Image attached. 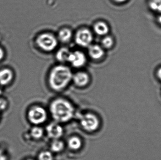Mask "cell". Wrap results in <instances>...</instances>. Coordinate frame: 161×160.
Returning <instances> with one entry per match:
<instances>
[{
    "label": "cell",
    "instance_id": "6da1fadb",
    "mask_svg": "<svg viewBox=\"0 0 161 160\" xmlns=\"http://www.w3.org/2000/svg\"><path fill=\"white\" fill-rule=\"evenodd\" d=\"M73 76L71 70L68 67L57 66L53 68L49 76L50 86L56 91L61 90L69 83Z\"/></svg>",
    "mask_w": 161,
    "mask_h": 160
},
{
    "label": "cell",
    "instance_id": "7a4b0ae2",
    "mask_svg": "<svg viewBox=\"0 0 161 160\" xmlns=\"http://www.w3.org/2000/svg\"><path fill=\"white\" fill-rule=\"evenodd\" d=\"M50 110L54 119L58 122H68L72 118L74 112L71 104L62 99H58L53 101Z\"/></svg>",
    "mask_w": 161,
    "mask_h": 160
},
{
    "label": "cell",
    "instance_id": "3957f363",
    "mask_svg": "<svg viewBox=\"0 0 161 160\" xmlns=\"http://www.w3.org/2000/svg\"><path fill=\"white\" fill-rule=\"evenodd\" d=\"M37 45L42 50L50 52L56 49L58 45L57 39L52 34L44 33L40 35L36 39Z\"/></svg>",
    "mask_w": 161,
    "mask_h": 160
},
{
    "label": "cell",
    "instance_id": "277c9868",
    "mask_svg": "<svg viewBox=\"0 0 161 160\" xmlns=\"http://www.w3.org/2000/svg\"><path fill=\"white\" fill-rule=\"evenodd\" d=\"M80 121L82 127L87 131H95L99 126V121L97 117L92 114L83 115L80 117Z\"/></svg>",
    "mask_w": 161,
    "mask_h": 160
},
{
    "label": "cell",
    "instance_id": "5b68a950",
    "mask_svg": "<svg viewBox=\"0 0 161 160\" xmlns=\"http://www.w3.org/2000/svg\"><path fill=\"white\" fill-rule=\"evenodd\" d=\"M28 118L31 123L35 125H39L45 122L47 118V113L45 110L42 107H34L28 112Z\"/></svg>",
    "mask_w": 161,
    "mask_h": 160
},
{
    "label": "cell",
    "instance_id": "8992f818",
    "mask_svg": "<svg viewBox=\"0 0 161 160\" xmlns=\"http://www.w3.org/2000/svg\"><path fill=\"white\" fill-rule=\"evenodd\" d=\"M92 39V33L90 30L86 28L80 29L75 35V42L77 45L82 47L90 46Z\"/></svg>",
    "mask_w": 161,
    "mask_h": 160
},
{
    "label": "cell",
    "instance_id": "52a82bcc",
    "mask_svg": "<svg viewBox=\"0 0 161 160\" xmlns=\"http://www.w3.org/2000/svg\"><path fill=\"white\" fill-rule=\"evenodd\" d=\"M86 61V56L83 53L79 51L71 52L68 60V62L76 68L80 67L84 65Z\"/></svg>",
    "mask_w": 161,
    "mask_h": 160
},
{
    "label": "cell",
    "instance_id": "ba28073f",
    "mask_svg": "<svg viewBox=\"0 0 161 160\" xmlns=\"http://www.w3.org/2000/svg\"><path fill=\"white\" fill-rule=\"evenodd\" d=\"M47 132L49 137L57 140L62 136L63 130L57 123H52L47 126Z\"/></svg>",
    "mask_w": 161,
    "mask_h": 160
},
{
    "label": "cell",
    "instance_id": "9c48e42d",
    "mask_svg": "<svg viewBox=\"0 0 161 160\" xmlns=\"http://www.w3.org/2000/svg\"><path fill=\"white\" fill-rule=\"evenodd\" d=\"M88 52L90 57L95 60L102 58L104 54V51L103 48L97 45L89 46Z\"/></svg>",
    "mask_w": 161,
    "mask_h": 160
},
{
    "label": "cell",
    "instance_id": "30bf717a",
    "mask_svg": "<svg viewBox=\"0 0 161 160\" xmlns=\"http://www.w3.org/2000/svg\"><path fill=\"white\" fill-rule=\"evenodd\" d=\"M74 82L79 86L86 85L89 81V77L87 73L84 72H79L73 76Z\"/></svg>",
    "mask_w": 161,
    "mask_h": 160
},
{
    "label": "cell",
    "instance_id": "8fae6325",
    "mask_svg": "<svg viewBox=\"0 0 161 160\" xmlns=\"http://www.w3.org/2000/svg\"><path fill=\"white\" fill-rule=\"evenodd\" d=\"M13 74L9 69H4L0 70V84L7 85L13 79Z\"/></svg>",
    "mask_w": 161,
    "mask_h": 160
},
{
    "label": "cell",
    "instance_id": "7c38bea8",
    "mask_svg": "<svg viewBox=\"0 0 161 160\" xmlns=\"http://www.w3.org/2000/svg\"><path fill=\"white\" fill-rule=\"evenodd\" d=\"M94 30L96 34L99 36H104L108 34L109 27L107 24L103 22H98L94 26Z\"/></svg>",
    "mask_w": 161,
    "mask_h": 160
},
{
    "label": "cell",
    "instance_id": "4fadbf2b",
    "mask_svg": "<svg viewBox=\"0 0 161 160\" xmlns=\"http://www.w3.org/2000/svg\"><path fill=\"white\" fill-rule=\"evenodd\" d=\"M72 36L71 31L69 28H63L58 33V37L59 40L63 42L69 41Z\"/></svg>",
    "mask_w": 161,
    "mask_h": 160
},
{
    "label": "cell",
    "instance_id": "5bb4252c",
    "mask_svg": "<svg viewBox=\"0 0 161 160\" xmlns=\"http://www.w3.org/2000/svg\"><path fill=\"white\" fill-rule=\"evenodd\" d=\"M70 53L68 49L62 48L57 53V59L61 62H68Z\"/></svg>",
    "mask_w": 161,
    "mask_h": 160
},
{
    "label": "cell",
    "instance_id": "9a60e30c",
    "mask_svg": "<svg viewBox=\"0 0 161 160\" xmlns=\"http://www.w3.org/2000/svg\"><path fill=\"white\" fill-rule=\"evenodd\" d=\"M68 144L70 148L74 150H77L81 147V142L80 139L78 137H73L69 140Z\"/></svg>",
    "mask_w": 161,
    "mask_h": 160
},
{
    "label": "cell",
    "instance_id": "2e32d148",
    "mask_svg": "<svg viewBox=\"0 0 161 160\" xmlns=\"http://www.w3.org/2000/svg\"><path fill=\"white\" fill-rule=\"evenodd\" d=\"M64 145L63 142L55 140L51 144V149L54 152H59L64 148Z\"/></svg>",
    "mask_w": 161,
    "mask_h": 160
},
{
    "label": "cell",
    "instance_id": "e0dca14e",
    "mask_svg": "<svg viewBox=\"0 0 161 160\" xmlns=\"http://www.w3.org/2000/svg\"><path fill=\"white\" fill-rule=\"evenodd\" d=\"M149 6L152 10L161 13V0H150Z\"/></svg>",
    "mask_w": 161,
    "mask_h": 160
},
{
    "label": "cell",
    "instance_id": "ac0fdd59",
    "mask_svg": "<svg viewBox=\"0 0 161 160\" xmlns=\"http://www.w3.org/2000/svg\"><path fill=\"white\" fill-rule=\"evenodd\" d=\"M43 132L42 129L38 127H35L31 130V135L35 139H39L42 137Z\"/></svg>",
    "mask_w": 161,
    "mask_h": 160
},
{
    "label": "cell",
    "instance_id": "d6986e66",
    "mask_svg": "<svg viewBox=\"0 0 161 160\" xmlns=\"http://www.w3.org/2000/svg\"><path fill=\"white\" fill-rule=\"evenodd\" d=\"M114 44V40L111 37H105L102 40V45L104 48L110 49Z\"/></svg>",
    "mask_w": 161,
    "mask_h": 160
},
{
    "label": "cell",
    "instance_id": "ffe728a7",
    "mask_svg": "<svg viewBox=\"0 0 161 160\" xmlns=\"http://www.w3.org/2000/svg\"><path fill=\"white\" fill-rule=\"evenodd\" d=\"M39 160H53L52 153L49 151H43L39 155Z\"/></svg>",
    "mask_w": 161,
    "mask_h": 160
},
{
    "label": "cell",
    "instance_id": "44dd1931",
    "mask_svg": "<svg viewBox=\"0 0 161 160\" xmlns=\"http://www.w3.org/2000/svg\"><path fill=\"white\" fill-rule=\"evenodd\" d=\"M7 102L5 100L3 99H0V111L4 110L6 107Z\"/></svg>",
    "mask_w": 161,
    "mask_h": 160
},
{
    "label": "cell",
    "instance_id": "7402d4cb",
    "mask_svg": "<svg viewBox=\"0 0 161 160\" xmlns=\"http://www.w3.org/2000/svg\"><path fill=\"white\" fill-rule=\"evenodd\" d=\"M0 160H7L6 156L1 149H0Z\"/></svg>",
    "mask_w": 161,
    "mask_h": 160
},
{
    "label": "cell",
    "instance_id": "603a6c76",
    "mask_svg": "<svg viewBox=\"0 0 161 160\" xmlns=\"http://www.w3.org/2000/svg\"><path fill=\"white\" fill-rule=\"evenodd\" d=\"M4 52L3 49L0 47V61L3 58L4 56Z\"/></svg>",
    "mask_w": 161,
    "mask_h": 160
},
{
    "label": "cell",
    "instance_id": "cb8c5ba5",
    "mask_svg": "<svg viewBox=\"0 0 161 160\" xmlns=\"http://www.w3.org/2000/svg\"><path fill=\"white\" fill-rule=\"evenodd\" d=\"M158 78H159L160 80H161V68L158 70Z\"/></svg>",
    "mask_w": 161,
    "mask_h": 160
},
{
    "label": "cell",
    "instance_id": "d4e9b609",
    "mask_svg": "<svg viewBox=\"0 0 161 160\" xmlns=\"http://www.w3.org/2000/svg\"><path fill=\"white\" fill-rule=\"evenodd\" d=\"M114 1L115 2H117V3H123L126 0H114Z\"/></svg>",
    "mask_w": 161,
    "mask_h": 160
},
{
    "label": "cell",
    "instance_id": "484cf974",
    "mask_svg": "<svg viewBox=\"0 0 161 160\" xmlns=\"http://www.w3.org/2000/svg\"><path fill=\"white\" fill-rule=\"evenodd\" d=\"M158 20L159 22L161 23V15L159 17L158 19Z\"/></svg>",
    "mask_w": 161,
    "mask_h": 160
},
{
    "label": "cell",
    "instance_id": "4316f807",
    "mask_svg": "<svg viewBox=\"0 0 161 160\" xmlns=\"http://www.w3.org/2000/svg\"></svg>",
    "mask_w": 161,
    "mask_h": 160
}]
</instances>
